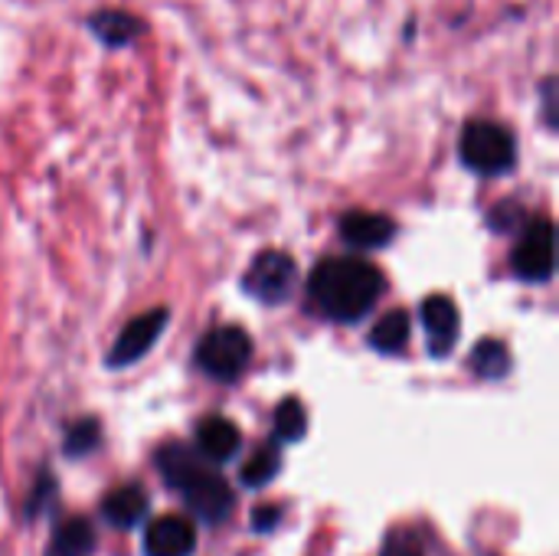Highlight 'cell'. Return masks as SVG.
Masks as SVG:
<instances>
[{
    "label": "cell",
    "instance_id": "6da1fadb",
    "mask_svg": "<svg viewBox=\"0 0 559 556\" xmlns=\"http://www.w3.org/2000/svg\"><path fill=\"white\" fill-rule=\"evenodd\" d=\"M380 292L383 275L364 259H328L311 275V298L334 321H360Z\"/></svg>",
    "mask_w": 559,
    "mask_h": 556
},
{
    "label": "cell",
    "instance_id": "7a4b0ae2",
    "mask_svg": "<svg viewBox=\"0 0 559 556\" xmlns=\"http://www.w3.org/2000/svg\"><path fill=\"white\" fill-rule=\"evenodd\" d=\"M160 475L164 482L183 495V501L193 508L197 518L216 524L229 514L233 508V492L226 488V482L203 462L200 452H190L183 446H170L157 456Z\"/></svg>",
    "mask_w": 559,
    "mask_h": 556
},
{
    "label": "cell",
    "instance_id": "3957f363",
    "mask_svg": "<svg viewBox=\"0 0 559 556\" xmlns=\"http://www.w3.org/2000/svg\"><path fill=\"white\" fill-rule=\"evenodd\" d=\"M514 134L498 121H472L462 134V161L485 177L508 174L514 167Z\"/></svg>",
    "mask_w": 559,
    "mask_h": 556
},
{
    "label": "cell",
    "instance_id": "277c9868",
    "mask_svg": "<svg viewBox=\"0 0 559 556\" xmlns=\"http://www.w3.org/2000/svg\"><path fill=\"white\" fill-rule=\"evenodd\" d=\"M252 357V344H249V334L239 331V328H216L210 331L203 341H200V351H197V360L200 367L216 377V380H236L246 364Z\"/></svg>",
    "mask_w": 559,
    "mask_h": 556
},
{
    "label": "cell",
    "instance_id": "5b68a950",
    "mask_svg": "<svg viewBox=\"0 0 559 556\" xmlns=\"http://www.w3.org/2000/svg\"><path fill=\"white\" fill-rule=\"evenodd\" d=\"M242 285L259 301H285L292 295V285H295V262H292V256L278 252V249L262 252L252 262V269L246 272Z\"/></svg>",
    "mask_w": 559,
    "mask_h": 556
},
{
    "label": "cell",
    "instance_id": "8992f818",
    "mask_svg": "<svg viewBox=\"0 0 559 556\" xmlns=\"http://www.w3.org/2000/svg\"><path fill=\"white\" fill-rule=\"evenodd\" d=\"M554 223L534 220L514 249V272L524 282H547L554 275Z\"/></svg>",
    "mask_w": 559,
    "mask_h": 556
},
{
    "label": "cell",
    "instance_id": "52a82bcc",
    "mask_svg": "<svg viewBox=\"0 0 559 556\" xmlns=\"http://www.w3.org/2000/svg\"><path fill=\"white\" fill-rule=\"evenodd\" d=\"M167 328V311L164 308H154L147 315H138L124 324V331L115 338V347L108 351V367H128L134 360H141L154 341L160 338V331Z\"/></svg>",
    "mask_w": 559,
    "mask_h": 556
},
{
    "label": "cell",
    "instance_id": "ba28073f",
    "mask_svg": "<svg viewBox=\"0 0 559 556\" xmlns=\"http://www.w3.org/2000/svg\"><path fill=\"white\" fill-rule=\"evenodd\" d=\"M197 547V531L183 518H157L144 531V554L147 556H190Z\"/></svg>",
    "mask_w": 559,
    "mask_h": 556
},
{
    "label": "cell",
    "instance_id": "9c48e42d",
    "mask_svg": "<svg viewBox=\"0 0 559 556\" xmlns=\"http://www.w3.org/2000/svg\"><path fill=\"white\" fill-rule=\"evenodd\" d=\"M423 324L429 334V351L436 357H445L459 338V308L445 295H432L423 301Z\"/></svg>",
    "mask_w": 559,
    "mask_h": 556
},
{
    "label": "cell",
    "instance_id": "30bf717a",
    "mask_svg": "<svg viewBox=\"0 0 559 556\" xmlns=\"http://www.w3.org/2000/svg\"><path fill=\"white\" fill-rule=\"evenodd\" d=\"M396 233V223L380 213H347L341 220V236L357 249H377L386 246Z\"/></svg>",
    "mask_w": 559,
    "mask_h": 556
},
{
    "label": "cell",
    "instance_id": "8fae6325",
    "mask_svg": "<svg viewBox=\"0 0 559 556\" xmlns=\"http://www.w3.org/2000/svg\"><path fill=\"white\" fill-rule=\"evenodd\" d=\"M88 26L105 46H128L144 29V23L128 10H98V13H92Z\"/></svg>",
    "mask_w": 559,
    "mask_h": 556
},
{
    "label": "cell",
    "instance_id": "7c38bea8",
    "mask_svg": "<svg viewBox=\"0 0 559 556\" xmlns=\"http://www.w3.org/2000/svg\"><path fill=\"white\" fill-rule=\"evenodd\" d=\"M197 446H200V456L210 459V462H226L236 456L239 449V429L229 423V419H206L197 433Z\"/></svg>",
    "mask_w": 559,
    "mask_h": 556
},
{
    "label": "cell",
    "instance_id": "4fadbf2b",
    "mask_svg": "<svg viewBox=\"0 0 559 556\" xmlns=\"http://www.w3.org/2000/svg\"><path fill=\"white\" fill-rule=\"evenodd\" d=\"M144 511H147V498H144V492L134 488V485H124V488L111 492V495L105 498V505H102L105 521L115 524V528H134V524L141 521Z\"/></svg>",
    "mask_w": 559,
    "mask_h": 556
},
{
    "label": "cell",
    "instance_id": "5bb4252c",
    "mask_svg": "<svg viewBox=\"0 0 559 556\" xmlns=\"http://www.w3.org/2000/svg\"><path fill=\"white\" fill-rule=\"evenodd\" d=\"M92 544H95L92 528H88L82 518H72L69 524H62V528L52 534L49 556H88L92 554Z\"/></svg>",
    "mask_w": 559,
    "mask_h": 556
},
{
    "label": "cell",
    "instance_id": "9a60e30c",
    "mask_svg": "<svg viewBox=\"0 0 559 556\" xmlns=\"http://www.w3.org/2000/svg\"><path fill=\"white\" fill-rule=\"evenodd\" d=\"M409 341V315L406 311H390L370 334L373 351L380 354H400Z\"/></svg>",
    "mask_w": 559,
    "mask_h": 556
},
{
    "label": "cell",
    "instance_id": "2e32d148",
    "mask_svg": "<svg viewBox=\"0 0 559 556\" xmlns=\"http://www.w3.org/2000/svg\"><path fill=\"white\" fill-rule=\"evenodd\" d=\"M508 351L498 344V341H485V344H478L475 347V354H472V370L478 374V377H488V380H498V377H504L508 374Z\"/></svg>",
    "mask_w": 559,
    "mask_h": 556
},
{
    "label": "cell",
    "instance_id": "e0dca14e",
    "mask_svg": "<svg viewBox=\"0 0 559 556\" xmlns=\"http://www.w3.org/2000/svg\"><path fill=\"white\" fill-rule=\"evenodd\" d=\"M278 465H282L278 449H275V446H262V449L246 462V469H242V482H246L249 488H262V485H269V482L275 478Z\"/></svg>",
    "mask_w": 559,
    "mask_h": 556
},
{
    "label": "cell",
    "instance_id": "ac0fdd59",
    "mask_svg": "<svg viewBox=\"0 0 559 556\" xmlns=\"http://www.w3.org/2000/svg\"><path fill=\"white\" fill-rule=\"evenodd\" d=\"M275 433L282 442H295L305 436V406L298 400H282L275 410Z\"/></svg>",
    "mask_w": 559,
    "mask_h": 556
},
{
    "label": "cell",
    "instance_id": "d6986e66",
    "mask_svg": "<svg viewBox=\"0 0 559 556\" xmlns=\"http://www.w3.org/2000/svg\"><path fill=\"white\" fill-rule=\"evenodd\" d=\"M95 442H98V426L92 419H82L79 426L69 429L66 449H69V456H82V452H92Z\"/></svg>",
    "mask_w": 559,
    "mask_h": 556
},
{
    "label": "cell",
    "instance_id": "ffe728a7",
    "mask_svg": "<svg viewBox=\"0 0 559 556\" xmlns=\"http://www.w3.org/2000/svg\"><path fill=\"white\" fill-rule=\"evenodd\" d=\"M380 556H423V544H419L416 534L400 531V534H393V537L386 541V547H383V554Z\"/></svg>",
    "mask_w": 559,
    "mask_h": 556
},
{
    "label": "cell",
    "instance_id": "44dd1931",
    "mask_svg": "<svg viewBox=\"0 0 559 556\" xmlns=\"http://www.w3.org/2000/svg\"><path fill=\"white\" fill-rule=\"evenodd\" d=\"M554 79H547V85H544V105H547V121L550 125H557V115H554Z\"/></svg>",
    "mask_w": 559,
    "mask_h": 556
},
{
    "label": "cell",
    "instance_id": "7402d4cb",
    "mask_svg": "<svg viewBox=\"0 0 559 556\" xmlns=\"http://www.w3.org/2000/svg\"><path fill=\"white\" fill-rule=\"evenodd\" d=\"M278 521V511H259L255 514V528L259 531H269V524H275Z\"/></svg>",
    "mask_w": 559,
    "mask_h": 556
}]
</instances>
